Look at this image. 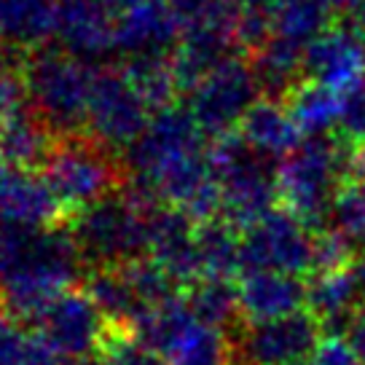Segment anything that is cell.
<instances>
[{"instance_id": "6da1fadb", "label": "cell", "mask_w": 365, "mask_h": 365, "mask_svg": "<svg viewBox=\"0 0 365 365\" xmlns=\"http://www.w3.org/2000/svg\"><path fill=\"white\" fill-rule=\"evenodd\" d=\"M83 258L70 228L35 231L24 258L0 277V309L16 322H38L62 293L76 287L83 274Z\"/></svg>"}, {"instance_id": "7a4b0ae2", "label": "cell", "mask_w": 365, "mask_h": 365, "mask_svg": "<svg viewBox=\"0 0 365 365\" xmlns=\"http://www.w3.org/2000/svg\"><path fill=\"white\" fill-rule=\"evenodd\" d=\"M156 207H161L159 199L124 185L118 194L76 212L70 234L83 263L108 269L148 258V223Z\"/></svg>"}, {"instance_id": "3957f363", "label": "cell", "mask_w": 365, "mask_h": 365, "mask_svg": "<svg viewBox=\"0 0 365 365\" xmlns=\"http://www.w3.org/2000/svg\"><path fill=\"white\" fill-rule=\"evenodd\" d=\"M352 153L336 135L304 137L301 145L279 161V205L314 231H322L333 199L354 167Z\"/></svg>"}, {"instance_id": "277c9868", "label": "cell", "mask_w": 365, "mask_h": 365, "mask_svg": "<svg viewBox=\"0 0 365 365\" xmlns=\"http://www.w3.org/2000/svg\"><path fill=\"white\" fill-rule=\"evenodd\" d=\"M97 68L86 59L57 48H38L22 62L27 103L57 137L86 129L91 86Z\"/></svg>"}, {"instance_id": "5b68a950", "label": "cell", "mask_w": 365, "mask_h": 365, "mask_svg": "<svg viewBox=\"0 0 365 365\" xmlns=\"http://www.w3.org/2000/svg\"><path fill=\"white\" fill-rule=\"evenodd\" d=\"M38 172L62 210L73 215L118 194L129 180L124 159H118L115 150L83 132L57 137L48 159Z\"/></svg>"}, {"instance_id": "8992f818", "label": "cell", "mask_w": 365, "mask_h": 365, "mask_svg": "<svg viewBox=\"0 0 365 365\" xmlns=\"http://www.w3.org/2000/svg\"><path fill=\"white\" fill-rule=\"evenodd\" d=\"M210 159L223 194L220 217L240 231L279 207V161L258 153L240 132L212 140Z\"/></svg>"}, {"instance_id": "52a82bcc", "label": "cell", "mask_w": 365, "mask_h": 365, "mask_svg": "<svg viewBox=\"0 0 365 365\" xmlns=\"http://www.w3.org/2000/svg\"><path fill=\"white\" fill-rule=\"evenodd\" d=\"M317 261L319 231L282 205L242 231V274L285 272L307 279L317 274Z\"/></svg>"}, {"instance_id": "ba28073f", "label": "cell", "mask_w": 365, "mask_h": 365, "mask_svg": "<svg viewBox=\"0 0 365 365\" xmlns=\"http://www.w3.org/2000/svg\"><path fill=\"white\" fill-rule=\"evenodd\" d=\"M261 83L252 70V62L240 54L223 59L215 70H210L205 78L188 91V110L196 118L199 129L207 137H226L240 132L245 115L252 105L261 100Z\"/></svg>"}, {"instance_id": "9c48e42d", "label": "cell", "mask_w": 365, "mask_h": 365, "mask_svg": "<svg viewBox=\"0 0 365 365\" xmlns=\"http://www.w3.org/2000/svg\"><path fill=\"white\" fill-rule=\"evenodd\" d=\"M153 110L140 97L124 68H97L91 86L86 135L110 150H129L145 132Z\"/></svg>"}, {"instance_id": "30bf717a", "label": "cell", "mask_w": 365, "mask_h": 365, "mask_svg": "<svg viewBox=\"0 0 365 365\" xmlns=\"http://www.w3.org/2000/svg\"><path fill=\"white\" fill-rule=\"evenodd\" d=\"M325 339V325L309 309L269 322L245 325L237 341L240 365H298L309 363Z\"/></svg>"}, {"instance_id": "8fae6325", "label": "cell", "mask_w": 365, "mask_h": 365, "mask_svg": "<svg viewBox=\"0 0 365 365\" xmlns=\"http://www.w3.org/2000/svg\"><path fill=\"white\" fill-rule=\"evenodd\" d=\"M38 336L57 349L65 363L100 352L108 319L86 290H68L38 317Z\"/></svg>"}, {"instance_id": "7c38bea8", "label": "cell", "mask_w": 365, "mask_h": 365, "mask_svg": "<svg viewBox=\"0 0 365 365\" xmlns=\"http://www.w3.org/2000/svg\"><path fill=\"white\" fill-rule=\"evenodd\" d=\"M148 255L178 285L191 287L196 279H202L196 223L175 207L161 205L150 212Z\"/></svg>"}, {"instance_id": "4fadbf2b", "label": "cell", "mask_w": 365, "mask_h": 365, "mask_svg": "<svg viewBox=\"0 0 365 365\" xmlns=\"http://www.w3.org/2000/svg\"><path fill=\"white\" fill-rule=\"evenodd\" d=\"M62 205L41 175L0 161V223L22 228H57Z\"/></svg>"}, {"instance_id": "5bb4252c", "label": "cell", "mask_w": 365, "mask_h": 365, "mask_svg": "<svg viewBox=\"0 0 365 365\" xmlns=\"http://www.w3.org/2000/svg\"><path fill=\"white\" fill-rule=\"evenodd\" d=\"M57 38L86 62L113 57V0H57Z\"/></svg>"}, {"instance_id": "9a60e30c", "label": "cell", "mask_w": 365, "mask_h": 365, "mask_svg": "<svg viewBox=\"0 0 365 365\" xmlns=\"http://www.w3.org/2000/svg\"><path fill=\"white\" fill-rule=\"evenodd\" d=\"M304 73L309 81L344 94L365 78V41L341 24H333L304 51Z\"/></svg>"}, {"instance_id": "2e32d148", "label": "cell", "mask_w": 365, "mask_h": 365, "mask_svg": "<svg viewBox=\"0 0 365 365\" xmlns=\"http://www.w3.org/2000/svg\"><path fill=\"white\" fill-rule=\"evenodd\" d=\"M245 325L269 322L309 307V282L285 272H247L237 282Z\"/></svg>"}, {"instance_id": "e0dca14e", "label": "cell", "mask_w": 365, "mask_h": 365, "mask_svg": "<svg viewBox=\"0 0 365 365\" xmlns=\"http://www.w3.org/2000/svg\"><path fill=\"white\" fill-rule=\"evenodd\" d=\"M57 35V0H0V46L9 54H33Z\"/></svg>"}, {"instance_id": "ac0fdd59", "label": "cell", "mask_w": 365, "mask_h": 365, "mask_svg": "<svg viewBox=\"0 0 365 365\" xmlns=\"http://www.w3.org/2000/svg\"><path fill=\"white\" fill-rule=\"evenodd\" d=\"M240 135L258 153L274 161H282L285 156H290L304 140L301 129L287 110V105L282 100H274V97H263L252 105V110L242 121Z\"/></svg>"}, {"instance_id": "d6986e66", "label": "cell", "mask_w": 365, "mask_h": 365, "mask_svg": "<svg viewBox=\"0 0 365 365\" xmlns=\"http://www.w3.org/2000/svg\"><path fill=\"white\" fill-rule=\"evenodd\" d=\"M54 143L57 135L30 108V103H24L0 126V161L22 170H41Z\"/></svg>"}, {"instance_id": "ffe728a7", "label": "cell", "mask_w": 365, "mask_h": 365, "mask_svg": "<svg viewBox=\"0 0 365 365\" xmlns=\"http://www.w3.org/2000/svg\"><path fill=\"white\" fill-rule=\"evenodd\" d=\"M161 357L167 365H234L237 349L228 341L226 331L212 328L191 314L167 344Z\"/></svg>"}, {"instance_id": "44dd1931", "label": "cell", "mask_w": 365, "mask_h": 365, "mask_svg": "<svg viewBox=\"0 0 365 365\" xmlns=\"http://www.w3.org/2000/svg\"><path fill=\"white\" fill-rule=\"evenodd\" d=\"M339 22V0H277L272 38L307 51L325 30Z\"/></svg>"}, {"instance_id": "7402d4cb", "label": "cell", "mask_w": 365, "mask_h": 365, "mask_svg": "<svg viewBox=\"0 0 365 365\" xmlns=\"http://www.w3.org/2000/svg\"><path fill=\"white\" fill-rule=\"evenodd\" d=\"M86 293L97 304V309L103 312L108 325H115V328H129L132 331V325L148 312L143 298L137 296V290L124 266L91 269Z\"/></svg>"}, {"instance_id": "603a6c76", "label": "cell", "mask_w": 365, "mask_h": 365, "mask_svg": "<svg viewBox=\"0 0 365 365\" xmlns=\"http://www.w3.org/2000/svg\"><path fill=\"white\" fill-rule=\"evenodd\" d=\"M282 103L293 115L304 137L336 135L339 115H341V94L322 86L317 81L304 78Z\"/></svg>"}, {"instance_id": "cb8c5ba5", "label": "cell", "mask_w": 365, "mask_h": 365, "mask_svg": "<svg viewBox=\"0 0 365 365\" xmlns=\"http://www.w3.org/2000/svg\"><path fill=\"white\" fill-rule=\"evenodd\" d=\"M325 228H331L357 258H365V161H354L341 182Z\"/></svg>"}, {"instance_id": "d4e9b609", "label": "cell", "mask_w": 365, "mask_h": 365, "mask_svg": "<svg viewBox=\"0 0 365 365\" xmlns=\"http://www.w3.org/2000/svg\"><path fill=\"white\" fill-rule=\"evenodd\" d=\"M196 245L202 277L234 279L242 274V231L234 223H228L226 217H215L196 226Z\"/></svg>"}, {"instance_id": "484cf974", "label": "cell", "mask_w": 365, "mask_h": 365, "mask_svg": "<svg viewBox=\"0 0 365 365\" xmlns=\"http://www.w3.org/2000/svg\"><path fill=\"white\" fill-rule=\"evenodd\" d=\"M188 307L194 309V314L202 322L226 331L242 319L240 312V290L234 279H215V277H202L185 293Z\"/></svg>"}, {"instance_id": "4316f807", "label": "cell", "mask_w": 365, "mask_h": 365, "mask_svg": "<svg viewBox=\"0 0 365 365\" xmlns=\"http://www.w3.org/2000/svg\"><path fill=\"white\" fill-rule=\"evenodd\" d=\"M124 73L135 83L140 97L148 103L150 110L167 108L172 105L175 94H180L172 54H140V57L126 59Z\"/></svg>"}, {"instance_id": "83f0119b", "label": "cell", "mask_w": 365, "mask_h": 365, "mask_svg": "<svg viewBox=\"0 0 365 365\" xmlns=\"http://www.w3.org/2000/svg\"><path fill=\"white\" fill-rule=\"evenodd\" d=\"M97 354L100 365H167L159 352L145 346L129 328H115V325H108Z\"/></svg>"}, {"instance_id": "f1b7e54d", "label": "cell", "mask_w": 365, "mask_h": 365, "mask_svg": "<svg viewBox=\"0 0 365 365\" xmlns=\"http://www.w3.org/2000/svg\"><path fill=\"white\" fill-rule=\"evenodd\" d=\"M336 137L352 150L365 153V78L341 94V115H339Z\"/></svg>"}, {"instance_id": "f546056e", "label": "cell", "mask_w": 365, "mask_h": 365, "mask_svg": "<svg viewBox=\"0 0 365 365\" xmlns=\"http://www.w3.org/2000/svg\"><path fill=\"white\" fill-rule=\"evenodd\" d=\"M16 54L0 57V126L6 124L24 103H27V91L22 81V65L14 62Z\"/></svg>"}, {"instance_id": "4dcf8cb0", "label": "cell", "mask_w": 365, "mask_h": 365, "mask_svg": "<svg viewBox=\"0 0 365 365\" xmlns=\"http://www.w3.org/2000/svg\"><path fill=\"white\" fill-rule=\"evenodd\" d=\"M35 231H41V228H22L0 223V277H6L16 263L22 261L35 237Z\"/></svg>"}, {"instance_id": "1f68e13d", "label": "cell", "mask_w": 365, "mask_h": 365, "mask_svg": "<svg viewBox=\"0 0 365 365\" xmlns=\"http://www.w3.org/2000/svg\"><path fill=\"white\" fill-rule=\"evenodd\" d=\"M30 344V333L22 322L9 314H0V365H19L24 349Z\"/></svg>"}, {"instance_id": "d6a6232c", "label": "cell", "mask_w": 365, "mask_h": 365, "mask_svg": "<svg viewBox=\"0 0 365 365\" xmlns=\"http://www.w3.org/2000/svg\"><path fill=\"white\" fill-rule=\"evenodd\" d=\"M312 365H365L360 354L354 352L344 336H325L317 352L312 357Z\"/></svg>"}, {"instance_id": "836d02e7", "label": "cell", "mask_w": 365, "mask_h": 365, "mask_svg": "<svg viewBox=\"0 0 365 365\" xmlns=\"http://www.w3.org/2000/svg\"><path fill=\"white\" fill-rule=\"evenodd\" d=\"M19 365H68V363H65V357H62L57 349H51L41 336H30V344H27V349H24Z\"/></svg>"}, {"instance_id": "e575fe53", "label": "cell", "mask_w": 365, "mask_h": 365, "mask_svg": "<svg viewBox=\"0 0 365 365\" xmlns=\"http://www.w3.org/2000/svg\"><path fill=\"white\" fill-rule=\"evenodd\" d=\"M365 41V0H339V22Z\"/></svg>"}, {"instance_id": "d590c367", "label": "cell", "mask_w": 365, "mask_h": 365, "mask_svg": "<svg viewBox=\"0 0 365 365\" xmlns=\"http://www.w3.org/2000/svg\"><path fill=\"white\" fill-rule=\"evenodd\" d=\"M341 336L349 341V346L360 354V360L365 363V304L354 309V314L346 319V325H344Z\"/></svg>"}, {"instance_id": "8d00e7d4", "label": "cell", "mask_w": 365, "mask_h": 365, "mask_svg": "<svg viewBox=\"0 0 365 365\" xmlns=\"http://www.w3.org/2000/svg\"><path fill=\"white\" fill-rule=\"evenodd\" d=\"M298 365H312V360H309V363H298Z\"/></svg>"}]
</instances>
